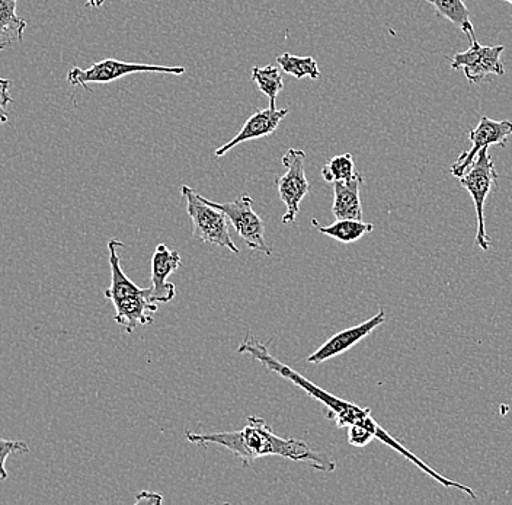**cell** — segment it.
Instances as JSON below:
<instances>
[{
	"mask_svg": "<svg viewBox=\"0 0 512 505\" xmlns=\"http://www.w3.org/2000/svg\"><path fill=\"white\" fill-rule=\"evenodd\" d=\"M238 354H249L252 359L259 361L265 369L270 370L272 373H277V375H280L283 379L296 385L297 388L303 389L307 395L315 398L320 404L325 405L326 417L334 421L336 427L348 428L351 427V425H360V427L367 428V430L373 434L374 439L382 441V443L389 446L390 449L400 453V455L408 459L409 462L418 466L422 472L427 473L428 476L435 479L438 484L443 485L444 488L459 489V491L464 492V494L469 495L470 498L475 500L476 495L472 488L459 484V482L451 481V479L446 478V476L441 475V473L434 471L431 466H428L427 463L422 462L418 456H415L408 447L403 446L395 437L390 436L382 425L374 420L370 408L358 407V405L352 404V402L344 401V399L326 392L325 389L319 388V386L307 380L306 377L297 373L296 370L291 369L287 364L281 363L280 360L275 359L270 351H268V345L262 344L261 341L256 340L251 332H248L245 340L240 343Z\"/></svg>",
	"mask_w": 512,
	"mask_h": 505,
	"instance_id": "obj_1",
	"label": "cell"
},
{
	"mask_svg": "<svg viewBox=\"0 0 512 505\" xmlns=\"http://www.w3.org/2000/svg\"><path fill=\"white\" fill-rule=\"evenodd\" d=\"M185 439L198 446H222L238 457L243 466L252 465L259 457L280 456L294 462L307 463L315 471L332 472L336 468L334 460L329 459L325 453L316 452L303 440L281 439L265 420L255 415L248 417L242 430L206 434L185 430Z\"/></svg>",
	"mask_w": 512,
	"mask_h": 505,
	"instance_id": "obj_2",
	"label": "cell"
},
{
	"mask_svg": "<svg viewBox=\"0 0 512 505\" xmlns=\"http://www.w3.org/2000/svg\"><path fill=\"white\" fill-rule=\"evenodd\" d=\"M182 197L187 201V213L192 223V236L204 244L222 246L233 254H239L238 246L230 238L226 214L210 206L188 185L181 187Z\"/></svg>",
	"mask_w": 512,
	"mask_h": 505,
	"instance_id": "obj_3",
	"label": "cell"
},
{
	"mask_svg": "<svg viewBox=\"0 0 512 505\" xmlns=\"http://www.w3.org/2000/svg\"><path fill=\"white\" fill-rule=\"evenodd\" d=\"M460 184L475 204L476 216H478V232H476V245L482 251H489L491 241H489L488 232L485 225V203L486 198L491 194L492 187L498 181V174L494 168L489 147H483L478 153V158L472 163L466 174L459 178Z\"/></svg>",
	"mask_w": 512,
	"mask_h": 505,
	"instance_id": "obj_4",
	"label": "cell"
},
{
	"mask_svg": "<svg viewBox=\"0 0 512 505\" xmlns=\"http://www.w3.org/2000/svg\"><path fill=\"white\" fill-rule=\"evenodd\" d=\"M201 198L210 206L216 207V209L222 210L226 214L236 233L249 246V249L264 252L265 255L272 254L271 245H268L265 241L264 222L255 213L254 200L248 194H243L232 203H216V201L207 200L206 197L201 196Z\"/></svg>",
	"mask_w": 512,
	"mask_h": 505,
	"instance_id": "obj_5",
	"label": "cell"
},
{
	"mask_svg": "<svg viewBox=\"0 0 512 505\" xmlns=\"http://www.w3.org/2000/svg\"><path fill=\"white\" fill-rule=\"evenodd\" d=\"M133 73H168V75L181 76L185 73V67H168L144 65V63H127L115 59H105L95 63L89 69L73 67L67 73V82L72 86L88 88L89 83H110L133 75Z\"/></svg>",
	"mask_w": 512,
	"mask_h": 505,
	"instance_id": "obj_6",
	"label": "cell"
},
{
	"mask_svg": "<svg viewBox=\"0 0 512 505\" xmlns=\"http://www.w3.org/2000/svg\"><path fill=\"white\" fill-rule=\"evenodd\" d=\"M304 159H306V153L302 149H294V147L288 149L286 155L283 156L286 174L275 181L281 201L286 206V214L281 219L283 225L296 222L297 214L300 212V203L310 191L309 180H307L306 169H304Z\"/></svg>",
	"mask_w": 512,
	"mask_h": 505,
	"instance_id": "obj_7",
	"label": "cell"
},
{
	"mask_svg": "<svg viewBox=\"0 0 512 505\" xmlns=\"http://www.w3.org/2000/svg\"><path fill=\"white\" fill-rule=\"evenodd\" d=\"M504 50V46L485 47L480 46L478 40H473L469 50L456 53L447 59L450 60L451 69L463 70L467 81L480 83L491 75H505L504 63L501 60Z\"/></svg>",
	"mask_w": 512,
	"mask_h": 505,
	"instance_id": "obj_8",
	"label": "cell"
},
{
	"mask_svg": "<svg viewBox=\"0 0 512 505\" xmlns=\"http://www.w3.org/2000/svg\"><path fill=\"white\" fill-rule=\"evenodd\" d=\"M512 136V121H496L492 118H480L478 127L469 131V140L472 147L464 150L456 162L451 166V175L456 178H462L467 169L478 158V153L483 147L492 145L505 147L508 137Z\"/></svg>",
	"mask_w": 512,
	"mask_h": 505,
	"instance_id": "obj_9",
	"label": "cell"
},
{
	"mask_svg": "<svg viewBox=\"0 0 512 505\" xmlns=\"http://www.w3.org/2000/svg\"><path fill=\"white\" fill-rule=\"evenodd\" d=\"M384 321H386V312L380 309L373 318L367 319L363 324L344 329V331L338 332L334 337L329 338L319 350H316L315 353L307 357V363L322 364L325 361L334 359V357L347 353L354 345L361 343L364 338L368 337L374 329L383 325Z\"/></svg>",
	"mask_w": 512,
	"mask_h": 505,
	"instance_id": "obj_10",
	"label": "cell"
},
{
	"mask_svg": "<svg viewBox=\"0 0 512 505\" xmlns=\"http://www.w3.org/2000/svg\"><path fill=\"white\" fill-rule=\"evenodd\" d=\"M181 255L176 249L168 248L165 244L156 246L152 257V286H150V302L169 303L174 300L175 284L169 283L168 278L181 267Z\"/></svg>",
	"mask_w": 512,
	"mask_h": 505,
	"instance_id": "obj_11",
	"label": "cell"
},
{
	"mask_svg": "<svg viewBox=\"0 0 512 505\" xmlns=\"http://www.w3.org/2000/svg\"><path fill=\"white\" fill-rule=\"evenodd\" d=\"M287 114L288 110H286V108L278 110L275 105H270V108H267V110H256L255 113L246 120V123L243 124L239 133L236 134L230 142H227L226 145L219 147V149L214 152V155H216L217 158H222V156L230 152L233 147L242 145V143L248 142V140L262 139V137L271 136V134L277 131L278 126H280L281 121H283V118L286 117Z\"/></svg>",
	"mask_w": 512,
	"mask_h": 505,
	"instance_id": "obj_12",
	"label": "cell"
},
{
	"mask_svg": "<svg viewBox=\"0 0 512 505\" xmlns=\"http://www.w3.org/2000/svg\"><path fill=\"white\" fill-rule=\"evenodd\" d=\"M115 308V322L126 329L127 334L136 331L137 326L153 324V313L158 305L150 302L149 294L124 297L112 302Z\"/></svg>",
	"mask_w": 512,
	"mask_h": 505,
	"instance_id": "obj_13",
	"label": "cell"
},
{
	"mask_svg": "<svg viewBox=\"0 0 512 505\" xmlns=\"http://www.w3.org/2000/svg\"><path fill=\"white\" fill-rule=\"evenodd\" d=\"M364 178L360 172L351 180L334 182V204L332 213L336 220H363L360 187Z\"/></svg>",
	"mask_w": 512,
	"mask_h": 505,
	"instance_id": "obj_14",
	"label": "cell"
},
{
	"mask_svg": "<svg viewBox=\"0 0 512 505\" xmlns=\"http://www.w3.org/2000/svg\"><path fill=\"white\" fill-rule=\"evenodd\" d=\"M124 244L118 239H111L108 242V251H110V267H111V286L105 290V299L115 302V300L124 299V297L139 296V294H149V289H142L136 283L130 280L121 268L120 255L118 249L123 248Z\"/></svg>",
	"mask_w": 512,
	"mask_h": 505,
	"instance_id": "obj_15",
	"label": "cell"
},
{
	"mask_svg": "<svg viewBox=\"0 0 512 505\" xmlns=\"http://www.w3.org/2000/svg\"><path fill=\"white\" fill-rule=\"evenodd\" d=\"M18 0H0V50L24 41L27 21L16 14Z\"/></svg>",
	"mask_w": 512,
	"mask_h": 505,
	"instance_id": "obj_16",
	"label": "cell"
},
{
	"mask_svg": "<svg viewBox=\"0 0 512 505\" xmlns=\"http://www.w3.org/2000/svg\"><path fill=\"white\" fill-rule=\"evenodd\" d=\"M427 2L434 6L435 14L438 17L446 18L457 25L469 37L470 43L476 40L475 28L470 21L466 0H427Z\"/></svg>",
	"mask_w": 512,
	"mask_h": 505,
	"instance_id": "obj_17",
	"label": "cell"
},
{
	"mask_svg": "<svg viewBox=\"0 0 512 505\" xmlns=\"http://www.w3.org/2000/svg\"><path fill=\"white\" fill-rule=\"evenodd\" d=\"M319 232L342 244H354L367 233L373 232L374 226L363 220H336L329 226H319Z\"/></svg>",
	"mask_w": 512,
	"mask_h": 505,
	"instance_id": "obj_18",
	"label": "cell"
},
{
	"mask_svg": "<svg viewBox=\"0 0 512 505\" xmlns=\"http://www.w3.org/2000/svg\"><path fill=\"white\" fill-rule=\"evenodd\" d=\"M252 81L256 83L259 91L270 98V105H275V99L284 89L283 76L277 66L270 65L265 67H252Z\"/></svg>",
	"mask_w": 512,
	"mask_h": 505,
	"instance_id": "obj_19",
	"label": "cell"
},
{
	"mask_svg": "<svg viewBox=\"0 0 512 505\" xmlns=\"http://www.w3.org/2000/svg\"><path fill=\"white\" fill-rule=\"evenodd\" d=\"M277 63L284 73L293 76V78H310L313 81L320 78L318 62L313 57H299L284 53L277 57Z\"/></svg>",
	"mask_w": 512,
	"mask_h": 505,
	"instance_id": "obj_20",
	"label": "cell"
},
{
	"mask_svg": "<svg viewBox=\"0 0 512 505\" xmlns=\"http://www.w3.org/2000/svg\"><path fill=\"white\" fill-rule=\"evenodd\" d=\"M355 172L354 158L351 153H344V155L334 156L322 168V177L326 182L348 181L351 180Z\"/></svg>",
	"mask_w": 512,
	"mask_h": 505,
	"instance_id": "obj_21",
	"label": "cell"
},
{
	"mask_svg": "<svg viewBox=\"0 0 512 505\" xmlns=\"http://www.w3.org/2000/svg\"><path fill=\"white\" fill-rule=\"evenodd\" d=\"M28 452H30V447H28V444L24 443V441L5 440L0 437V482L8 479V471H6L5 466L8 457L15 455V453Z\"/></svg>",
	"mask_w": 512,
	"mask_h": 505,
	"instance_id": "obj_22",
	"label": "cell"
},
{
	"mask_svg": "<svg viewBox=\"0 0 512 505\" xmlns=\"http://www.w3.org/2000/svg\"><path fill=\"white\" fill-rule=\"evenodd\" d=\"M374 439L373 434L367 428L360 427V425H351L348 427V443L354 447H366Z\"/></svg>",
	"mask_w": 512,
	"mask_h": 505,
	"instance_id": "obj_23",
	"label": "cell"
},
{
	"mask_svg": "<svg viewBox=\"0 0 512 505\" xmlns=\"http://www.w3.org/2000/svg\"><path fill=\"white\" fill-rule=\"evenodd\" d=\"M11 79L0 78V124L8 123V114H6V107L12 102L11 94Z\"/></svg>",
	"mask_w": 512,
	"mask_h": 505,
	"instance_id": "obj_24",
	"label": "cell"
},
{
	"mask_svg": "<svg viewBox=\"0 0 512 505\" xmlns=\"http://www.w3.org/2000/svg\"><path fill=\"white\" fill-rule=\"evenodd\" d=\"M104 2L105 0H86V3H88V6H91V8H99Z\"/></svg>",
	"mask_w": 512,
	"mask_h": 505,
	"instance_id": "obj_25",
	"label": "cell"
},
{
	"mask_svg": "<svg viewBox=\"0 0 512 505\" xmlns=\"http://www.w3.org/2000/svg\"><path fill=\"white\" fill-rule=\"evenodd\" d=\"M505 2L511 3L512 5V0H505Z\"/></svg>",
	"mask_w": 512,
	"mask_h": 505,
	"instance_id": "obj_26",
	"label": "cell"
}]
</instances>
